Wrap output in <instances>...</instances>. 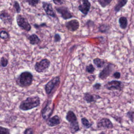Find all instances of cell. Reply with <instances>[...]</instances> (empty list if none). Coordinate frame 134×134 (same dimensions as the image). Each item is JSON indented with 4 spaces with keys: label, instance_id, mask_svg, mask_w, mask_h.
I'll use <instances>...</instances> for the list:
<instances>
[{
    "label": "cell",
    "instance_id": "8fae6325",
    "mask_svg": "<svg viewBox=\"0 0 134 134\" xmlns=\"http://www.w3.org/2000/svg\"><path fill=\"white\" fill-rule=\"evenodd\" d=\"M55 10L61 15V17L64 20H67L74 17L70 12L68 8L66 6H61L59 7H55Z\"/></svg>",
    "mask_w": 134,
    "mask_h": 134
},
{
    "label": "cell",
    "instance_id": "f546056e",
    "mask_svg": "<svg viewBox=\"0 0 134 134\" xmlns=\"http://www.w3.org/2000/svg\"><path fill=\"white\" fill-rule=\"evenodd\" d=\"M9 35L5 30H2L0 32V37L2 39H6L8 38Z\"/></svg>",
    "mask_w": 134,
    "mask_h": 134
},
{
    "label": "cell",
    "instance_id": "e575fe53",
    "mask_svg": "<svg viewBox=\"0 0 134 134\" xmlns=\"http://www.w3.org/2000/svg\"><path fill=\"white\" fill-rule=\"evenodd\" d=\"M101 84L100 83H95V84H94L93 85V87L94 89L96 90H100V87H101Z\"/></svg>",
    "mask_w": 134,
    "mask_h": 134
},
{
    "label": "cell",
    "instance_id": "74e56055",
    "mask_svg": "<svg viewBox=\"0 0 134 134\" xmlns=\"http://www.w3.org/2000/svg\"><path fill=\"white\" fill-rule=\"evenodd\" d=\"M88 79L90 81H94L95 79V75H90L87 77Z\"/></svg>",
    "mask_w": 134,
    "mask_h": 134
},
{
    "label": "cell",
    "instance_id": "1f68e13d",
    "mask_svg": "<svg viewBox=\"0 0 134 134\" xmlns=\"http://www.w3.org/2000/svg\"><path fill=\"white\" fill-rule=\"evenodd\" d=\"M23 134H34V130L31 127H27L24 130Z\"/></svg>",
    "mask_w": 134,
    "mask_h": 134
},
{
    "label": "cell",
    "instance_id": "83f0119b",
    "mask_svg": "<svg viewBox=\"0 0 134 134\" xmlns=\"http://www.w3.org/2000/svg\"><path fill=\"white\" fill-rule=\"evenodd\" d=\"M8 63V60L5 57H2L1 59V64L2 66L6 67Z\"/></svg>",
    "mask_w": 134,
    "mask_h": 134
},
{
    "label": "cell",
    "instance_id": "ffe728a7",
    "mask_svg": "<svg viewBox=\"0 0 134 134\" xmlns=\"http://www.w3.org/2000/svg\"><path fill=\"white\" fill-rule=\"evenodd\" d=\"M93 63L97 68L100 69L105 66V64H106V61L103 59L96 58L93 60Z\"/></svg>",
    "mask_w": 134,
    "mask_h": 134
},
{
    "label": "cell",
    "instance_id": "484cf974",
    "mask_svg": "<svg viewBox=\"0 0 134 134\" xmlns=\"http://www.w3.org/2000/svg\"><path fill=\"white\" fill-rule=\"evenodd\" d=\"M85 70L87 73L92 74L95 71V68H94V66L92 64H88V65H87L86 66Z\"/></svg>",
    "mask_w": 134,
    "mask_h": 134
},
{
    "label": "cell",
    "instance_id": "7402d4cb",
    "mask_svg": "<svg viewBox=\"0 0 134 134\" xmlns=\"http://www.w3.org/2000/svg\"><path fill=\"white\" fill-rule=\"evenodd\" d=\"M81 122L82 124V126L85 129H90L92 127V126L93 125V123L90 122V121L88 120V119L87 118L84 117L81 118Z\"/></svg>",
    "mask_w": 134,
    "mask_h": 134
},
{
    "label": "cell",
    "instance_id": "d6a6232c",
    "mask_svg": "<svg viewBox=\"0 0 134 134\" xmlns=\"http://www.w3.org/2000/svg\"><path fill=\"white\" fill-rule=\"evenodd\" d=\"M113 77L115 78V79H119L121 77V74L118 71H115L114 72L113 74Z\"/></svg>",
    "mask_w": 134,
    "mask_h": 134
},
{
    "label": "cell",
    "instance_id": "d4e9b609",
    "mask_svg": "<svg viewBox=\"0 0 134 134\" xmlns=\"http://www.w3.org/2000/svg\"><path fill=\"white\" fill-rule=\"evenodd\" d=\"M126 116L132 122H134V110H129L126 113Z\"/></svg>",
    "mask_w": 134,
    "mask_h": 134
},
{
    "label": "cell",
    "instance_id": "2e32d148",
    "mask_svg": "<svg viewBox=\"0 0 134 134\" xmlns=\"http://www.w3.org/2000/svg\"><path fill=\"white\" fill-rule=\"evenodd\" d=\"M46 124L50 127H53L58 126L61 123V119L60 117L55 115L50 117L48 120L46 121Z\"/></svg>",
    "mask_w": 134,
    "mask_h": 134
},
{
    "label": "cell",
    "instance_id": "ba28073f",
    "mask_svg": "<svg viewBox=\"0 0 134 134\" xmlns=\"http://www.w3.org/2000/svg\"><path fill=\"white\" fill-rule=\"evenodd\" d=\"M115 65L111 63H108L104 69L99 72L98 74V77L102 80L106 79L109 76L111 75V74L115 70Z\"/></svg>",
    "mask_w": 134,
    "mask_h": 134
},
{
    "label": "cell",
    "instance_id": "60d3db41",
    "mask_svg": "<svg viewBox=\"0 0 134 134\" xmlns=\"http://www.w3.org/2000/svg\"><path fill=\"white\" fill-rule=\"evenodd\" d=\"M132 4H133V5H134V1H132Z\"/></svg>",
    "mask_w": 134,
    "mask_h": 134
},
{
    "label": "cell",
    "instance_id": "9c48e42d",
    "mask_svg": "<svg viewBox=\"0 0 134 134\" xmlns=\"http://www.w3.org/2000/svg\"><path fill=\"white\" fill-rule=\"evenodd\" d=\"M50 65V61L48 59H43L35 64V70L38 73H41L47 70Z\"/></svg>",
    "mask_w": 134,
    "mask_h": 134
},
{
    "label": "cell",
    "instance_id": "4dcf8cb0",
    "mask_svg": "<svg viewBox=\"0 0 134 134\" xmlns=\"http://www.w3.org/2000/svg\"><path fill=\"white\" fill-rule=\"evenodd\" d=\"M13 6H14V8L15 9V10H16V13H19L20 10H21V8H20L19 3L17 1H15Z\"/></svg>",
    "mask_w": 134,
    "mask_h": 134
},
{
    "label": "cell",
    "instance_id": "ab89813d",
    "mask_svg": "<svg viewBox=\"0 0 134 134\" xmlns=\"http://www.w3.org/2000/svg\"><path fill=\"white\" fill-rule=\"evenodd\" d=\"M98 134H106V133L105 132H104V131H102V132H100V133H99Z\"/></svg>",
    "mask_w": 134,
    "mask_h": 134
},
{
    "label": "cell",
    "instance_id": "52a82bcc",
    "mask_svg": "<svg viewBox=\"0 0 134 134\" xmlns=\"http://www.w3.org/2000/svg\"><path fill=\"white\" fill-rule=\"evenodd\" d=\"M60 83V78L59 76H57L52 78L50 81H49L46 85L44 86V90L46 93L47 95H50L52 91L58 87Z\"/></svg>",
    "mask_w": 134,
    "mask_h": 134
},
{
    "label": "cell",
    "instance_id": "3957f363",
    "mask_svg": "<svg viewBox=\"0 0 134 134\" xmlns=\"http://www.w3.org/2000/svg\"><path fill=\"white\" fill-rule=\"evenodd\" d=\"M33 81V75L28 71L21 72L16 80L18 85L22 87H27L31 85Z\"/></svg>",
    "mask_w": 134,
    "mask_h": 134
},
{
    "label": "cell",
    "instance_id": "d6986e66",
    "mask_svg": "<svg viewBox=\"0 0 134 134\" xmlns=\"http://www.w3.org/2000/svg\"><path fill=\"white\" fill-rule=\"evenodd\" d=\"M127 2V0H118L117 1V4L114 7V12L116 13L119 12L120 10V9L126 5Z\"/></svg>",
    "mask_w": 134,
    "mask_h": 134
},
{
    "label": "cell",
    "instance_id": "8d00e7d4",
    "mask_svg": "<svg viewBox=\"0 0 134 134\" xmlns=\"http://www.w3.org/2000/svg\"><path fill=\"white\" fill-rule=\"evenodd\" d=\"M53 2L58 5H62L63 4V3L64 2L63 1H61V0H59V1H53Z\"/></svg>",
    "mask_w": 134,
    "mask_h": 134
},
{
    "label": "cell",
    "instance_id": "277c9868",
    "mask_svg": "<svg viewBox=\"0 0 134 134\" xmlns=\"http://www.w3.org/2000/svg\"><path fill=\"white\" fill-rule=\"evenodd\" d=\"M53 109L54 106L52 103V101L50 100H48L45 106L43 107L41 111V116L44 120L46 121L50 118L51 116L53 113Z\"/></svg>",
    "mask_w": 134,
    "mask_h": 134
},
{
    "label": "cell",
    "instance_id": "8992f818",
    "mask_svg": "<svg viewBox=\"0 0 134 134\" xmlns=\"http://www.w3.org/2000/svg\"><path fill=\"white\" fill-rule=\"evenodd\" d=\"M96 127L100 130L111 129L114 128V125L109 118L103 117L99 119L97 121Z\"/></svg>",
    "mask_w": 134,
    "mask_h": 134
},
{
    "label": "cell",
    "instance_id": "9a60e30c",
    "mask_svg": "<svg viewBox=\"0 0 134 134\" xmlns=\"http://www.w3.org/2000/svg\"><path fill=\"white\" fill-rule=\"evenodd\" d=\"M102 98V97L96 94H91L90 93L86 92L84 94L83 99L86 101L87 103H92L93 102H95L97 100Z\"/></svg>",
    "mask_w": 134,
    "mask_h": 134
},
{
    "label": "cell",
    "instance_id": "44dd1931",
    "mask_svg": "<svg viewBox=\"0 0 134 134\" xmlns=\"http://www.w3.org/2000/svg\"><path fill=\"white\" fill-rule=\"evenodd\" d=\"M28 39L29 40V42L31 45H36L38 44L40 42V39L38 37V36L35 34H33L28 37Z\"/></svg>",
    "mask_w": 134,
    "mask_h": 134
},
{
    "label": "cell",
    "instance_id": "30bf717a",
    "mask_svg": "<svg viewBox=\"0 0 134 134\" xmlns=\"http://www.w3.org/2000/svg\"><path fill=\"white\" fill-rule=\"evenodd\" d=\"M16 22L18 26L22 29L29 31L31 28V26L29 23L27 18L21 15H18L16 17Z\"/></svg>",
    "mask_w": 134,
    "mask_h": 134
},
{
    "label": "cell",
    "instance_id": "ac0fdd59",
    "mask_svg": "<svg viewBox=\"0 0 134 134\" xmlns=\"http://www.w3.org/2000/svg\"><path fill=\"white\" fill-rule=\"evenodd\" d=\"M118 23L119 25V27L121 29H126L127 28L128 25L127 18L124 16H120L118 19Z\"/></svg>",
    "mask_w": 134,
    "mask_h": 134
},
{
    "label": "cell",
    "instance_id": "603a6c76",
    "mask_svg": "<svg viewBox=\"0 0 134 134\" xmlns=\"http://www.w3.org/2000/svg\"><path fill=\"white\" fill-rule=\"evenodd\" d=\"M110 29L109 25L107 24H102L98 27V31L102 33H108Z\"/></svg>",
    "mask_w": 134,
    "mask_h": 134
},
{
    "label": "cell",
    "instance_id": "836d02e7",
    "mask_svg": "<svg viewBox=\"0 0 134 134\" xmlns=\"http://www.w3.org/2000/svg\"><path fill=\"white\" fill-rule=\"evenodd\" d=\"M61 37L60 36L59 34H55L54 36V41L55 42H60V40H61Z\"/></svg>",
    "mask_w": 134,
    "mask_h": 134
},
{
    "label": "cell",
    "instance_id": "cb8c5ba5",
    "mask_svg": "<svg viewBox=\"0 0 134 134\" xmlns=\"http://www.w3.org/2000/svg\"><path fill=\"white\" fill-rule=\"evenodd\" d=\"M111 2H112L111 0H99V1H97V2L103 8L106 7L107 6L109 5Z\"/></svg>",
    "mask_w": 134,
    "mask_h": 134
},
{
    "label": "cell",
    "instance_id": "7c38bea8",
    "mask_svg": "<svg viewBox=\"0 0 134 134\" xmlns=\"http://www.w3.org/2000/svg\"><path fill=\"white\" fill-rule=\"evenodd\" d=\"M42 7L43 10H44L46 14L50 17H52L53 18H56L57 15L55 13V12L53 8L52 5L48 2H42Z\"/></svg>",
    "mask_w": 134,
    "mask_h": 134
},
{
    "label": "cell",
    "instance_id": "4fadbf2b",
    "mask_svg": "<svg viewBox=\"0 0 134 134\" xmlns=\"http://www.w3.org/2000/svg\"><path fill=\"white\" fill-rule=\"evenodd\" d=\"M65 26L69 30L73 32L79 29L80 23L77 19H72L66 22L65 23Z\"/></svg>",
    "mask_w": 134,
    "mask_h": 134
},
{
    "label": "cell",
    "instance_id": "f35d334b",
    "mask_svg": "<svg viewBox=\"0 0 134 134\" xmlns=\"http://www.w3.org/2000/svg\"><path fill=\"white\" fill-rule=\"evenodd\" d=\"M46 24L43 23V24H41L40 25H37V24H35L34 25V27L36 28H39L40 27H43V26H46Z\"/></svg>",
    "mask_w": 134,
    "mask_h": 134
},
{
    "label": "cell",
    "instance_id": "5b68a950",
    "mask_svg": "<svg viewBox=\"0 0 134 134\" xmlns=\"http://www.w3.org/2000/svg\"><path fill=\"white\" fill-rule=\"evenodd\" d=\"M104 87L109 91H118L121 92L124 88V84L122 82L118 80H112L108 82Z\"/></svg>",
    "mask_w": 134,
    "mask_h": 134
},
{
    "label": "cell",
    "instance_id": "d590c367",
    "mask_svg": "<svg viewBox=\"0 0 134 134\" xmlns=\"http://www.w3.org/2000/svg\"><path fill=\"white\" fill-rule=\"evenodd\" d=\"M113 118H114L117 122H118L119 123H120V124H121L122 123V119L121 117H117L116 116H113Z\"/></svg>",
    "mask_w": 134,
    "mask_h": 134
},
{
    "label": "cell",
    "instance_id": "4316f807",
    "mask_svg": "<svg viewBox=\"0 0 134 134\" xmlns=\"http://www.w3.org/2000/svg\"><path fill=\"white\" fill-rule=\"evenodd\" d=\"M0 134H10V129L1 126L0 127Z\"/></svg>",
    "mask_w": 134,
    "mask_h": 134
},
{
    "label": "cell",
    "instance_id": "e0dca14e",
    "mask_svg": "<svg viewBox=\"0 0 134 134\" xmlns=\"http://www.w3.org/2000/svg\"><path fill=\"white\" fill-rule=\"evenodd\" d=\"M0 18L4 23L7 24H12V18L6 10H3L1 11Z\"/></svg>",
    "mask_w": 134,
    "mask_h": 134
},
{
    "label": "cell",
    "instance_id": "b9f144b4",
    "mask_svg": "<svg viewBox=\"0 0 134 134\" xmlns=\"http://www.w3.org/2000/svg\"><path fill=\"white\" fill-rule=\"evenodd\" d=\"M58 134H64V133H58Z\"/></svg>",
    "mask_w": 134,
    "mask_h": 134
},
{
    "label": "cell",
    "instance_id": "5bb4252c",
    "mask_svg": "<svg viewBox=\"0 0 134 134\" xmlns=\"http://www.w3.org/2000/svg\"><path fill=\"white\" fill-rule=\"evenodd\" d=\"M82 3L80 4L78 8L79 10L84 15H86L90 11V7H91V3L87 0H83Z\"/></svg>",
    "mask_w": 134,
    "mask_h": 134
},
{
    "label": "cell",
    "instance_id": "f1b7e54d",
    "mask_svg": "<svg viewBox=\"0 0 134 134\" xmlns=\"http://www.w3.org/2000/svg\"><path fill=\"white\" fill-rule=\"evenodd\" d=\"M39 1H35V0H28L26 1V2L28 3L29 5L32 7H36L37 5L39 3Z\"/></svg>",
    "mask_w": 134,
    "mask_h": 134
},
{
    "label": "cell",
    "instance_id": "7a4b0ae2",
    "mask_svg": "<svg viewBox=\"0 0 134 134\" xmlns=\"http://www.w3.org/2000/svg\"><path fill=\"white\" fill-rule=\"evenodd\" d=\"M65 119L69 123V129L72 134H75L80 130L77 118L72 110H69L65 115Z\"/></svg>",
    "mask_w": 134,
    "mask_h": 134
},
{
    "label": "cell",
    "instance_id": "6da1fadb",
    "mask_svg": "<svg viewBox=\"0 0 134 134\" xmlns=\"http://www.w3.org/2000/svg\"><path fill=\"white\" fill-rule=\"evenodd\" d=\"M40 104V99L39 97L38 96H32L22 100L19 105V108L23 111H27L38 107Z\"/></svg>",
    "mask_w": 134,
    "mask_h": 134
}]
</instances>
